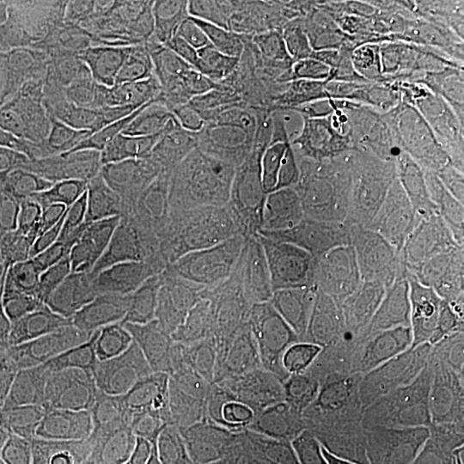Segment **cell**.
Segmentation results:
<instances>
[{
    "instance_id": "6da1fadb",
    "label": "cell",
    "mask_w": 464,
    "mask_h": 464,
    "mask_svg": "<svg viewBox=\"0 0 464 464\" xmlns=\"http://www.w3.org/2000/svg\"><path fill=\"white\" fill-rule=\"evenodd\" d=\"M384 150L387 140L282 134L240 155L232 170L264 204L286 248L335 261L346 253Z\"/></svg>"
},
{
    "instance_id": "7a4b0ae2",
    "label": "cell",
    "mask_w": 464,
    "mask_h": 464,
    "mask_svg": "<svg viewBox=\"0 0 464 464\" xmlns=\"http://www.w3.org/2000/svg\"><path fill=\"white\" fill-rule=\"evenodd\" d=\"M464 302V227L400 248L343 253L317 261L315 320H423Z\"/></svg>"
},
{
    "instance_id": "3957f363",
    "label": "cell",
    "mask_w": 464,
    "mask_h": 464,
    "mask_svg": "<svg viewBox=\"0 0 464 464\" xmlns=\"http://www.w3.org/2000/svg\"><path fill=\"white\" fill-rule=\"evenodd\" d=\"M148 351V400L134 423L109 431L106 464H179L207 457L276 402L266 392L222 387L163 351Z\"/></svg>"
},
{
    "instance_id": "277c9868",
    "label": "cell",
    "mask_w": 464,
    "mask_h": 464,
    "mask_svg": "<svg viewBox=\"0 0 464 464\" xmlns=\"http://www.w3.org/2000/svg\"><path fill=\"white\" fill-rule=\"evenodd\" d=\"M462 227V201L433 130L387 140L382 166L351 225L346 253L400 248Z\"/></svg>"
},
{
    "instance_id": "5b68a950",
    "label": "cell",
    "mask_w": 464,
    "mask_h": 464,
    "mask_svg": "<svg viewBox=\"0 0 464 464\" xmlns=\"http://www.w3.org/2000/svg\"><path fill=\"white\" fill-rule=\"evenodd\" d=\"M315 264L286 248L274 230H256L191 264V282L207 307L230 320L304 325L313 320Z\"/></svg>"
},
{
    "instance_id": "8992f818",
    "label": "cell",
    "mask_w": 464,
    "mask_h": 464,
    "mask_svg": "<svg viewBox=\"0 0 464 464\" xmlns=\"http://www.w3.org/2000/svg\"><path fill=\"white\" fill-rule=\"evenodd\" d=\"M464 441V405L387 408L356 402L299 459L302 464H451Z\"/></svg>"
},
{
    "instance_id": "52a82bcc",
    "label": "cell",
    "mask_w": 464,
    "mask_h": 464,
    "mask_svg": "<svg viewBox=\"0 0 464 464\" xmlns=\"http://www.w3.org/2000/svg\"><path fill=\"white\" fill-rule=\"evenodd\" d=\"M429 317L380 351L331 369L310 384L299 387L289 398L274 402L268 411L256 415L225 447L212 454L237 451V449H279L302 457L341 415L348 413L356 402L369 398V392L408 351V346L418 338V333L423 331Z\"/></svg>"
},
{
    "instance_id": "ba28073f",
    "label": "cell",
    "mask_w": 464,
    "mask_h": 464,
    "mask_svg": "<svg viewBox=\"0 0 464 464\" xmlns=\"http://www.w3.org/2000/svg\"><path fill=\"white\" fill-rule=\"evenodd\" d=\"M366 400L387 408L464 405V302L433 313Z\"/></svg>"
},
{
    "instance_id": "9c48e42d",
    "label": "cell",
    "mask_w": 464,
    "mask_h": 464,
    "mask_svg": "<svg viewBox=\"0 0 464 464\" xmlns=\"http://www.w3.org/2000/svg\"><path fill=\"white\" fill-rule=\"evenodd\" d=\"M14 163L0 173V317L36 297L65 258L26 212L11 176Z\"/></svg>"
},
{
    "instance_id": "30bf717a",
    "label": "cell",
    "mask_w": 464,
    "mask_h": 464,
    "mask_svg": "<svg viewBox=\"0 0 464 464\" xmlns=\"http://www.w3.org/2000/svg\"><path fill=\"white\" fill-rule=\"evenodd\" d=\"M103 429L70 420L0 382V439L50 451L70 464H99Z\"/></svg>"
},
{
    "instance_id": "8fae6325",
    "label": "cell",
    "mask_w": 464,
    "mask_h": 464,
    "mask_svg": "<svg viewBox=\"0 0 464 464\" xmlns=\"http://www.w3.org/2000/svg\"><path fill=\"white\" fill-rule=\"evenodd\" d=\"M24 3H0V75L11 72L24 54Z\"/></svg>"
},
{
    "instance_id": "7c38bea8",
    "label": "cell",
    "mask_w": 464,
    "mask_h": 464,
    "mask_svg": "<svg viewBox=\"0 0 464 464\" xmlns=\"http://www.w3.org/2000/svg\"><path fill=\"white\" fill-rule=\"evenodd\" d=\"M179 464H302V459L297 454L279 451V449H237V451L207 454V457Z\"/></svg>"
},
{
    "instance_id": "4fadbf2b",
    "label": "cell",
    "mask_w": 464,
    "mask_h": 464,
    "mask_svg": "<svg viewBox=\"0 0 464 464\" xmlns=\"http://www.w3.org/2000/svg\"><path fill=\"white\" fill-rule=\"evenodd\" d=\"M0 464H70L50 451L0 439Z\"/></svg>"
},
{
    "instance_id": "5bb4252c",
    "label": "cell",
    "mask_w": 464,
    "mask_h": 464,
    "mask_svg": "<svg viewBox=\"0 0 464 464\" xmlns=\"http://www.w3.org/2000/svg\"><path fill=\"white\" fill-rule=\"evenodd\" d=\"M457 44H459V57H462V91H459L457 111L464 116V3L462 8H459V16H457Z\"/></svg>"
},
{
    "instance_id": "9a60e30c",
    "label": "cell",
    "mask_w": 464,
    "mask_h": 464,
    "mask_svg": "<svg viewBox=\"0 0 464 464\" xmlns=\"http://www.w3.org/2000/svg\"><path fill=\"white\" fill-rule=\"evenodd\" d=\"M451 464H464V441L459 444V449H457V454H454V459H451Z\"/></svg>"
},
{
    "instance_id": "2e32d148",
    "label": "cell",
    "mask_w": 464,
    "mask_h": 464,
    "mask_svg": "<svg viewBox=\"0 0 464 464\" xmlns=\"http://www.w3.org/2000/svg\"><path fill=\"white\" fill-rule=\"evenodd\" d=\"M8 163H14V160H0V173H3L5 168H8Z\"/></svg>"
}]
</instances>
